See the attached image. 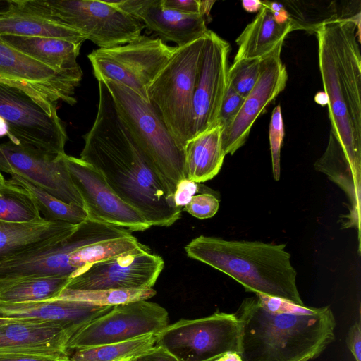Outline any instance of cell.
<instances>
[{
    "label": "cell",
    "mask_w": 361,
    "mask_h": 361,
    "mask_svg": "<svg viewBox=\"0 0 361 361\" xmlns=\"http://www.w3.org/2000/svg\"><path fill=\"white\" fill-rule=\"evenodd\" d=\"M94 122L82 137L80 159L97 169L113 192L152 226L168 227L180 216L173 194L138 147L116 109L102 79Z\"/></svg>",
    "instance_id": "6da1fadb"
},
{
    "label": "cell",
    "mask_w": 361,
    "mask_h": 361,
    "mask_svg": "<svg viewBox=\"0 0 361 361\" xmlns=\"http://www.w3.org/2000/svg\"><path fill=\"white\" fill-rule=\"evenodd\" d=\"M243 361H310L335 339L330 306L298 305L262 294L243 300L234 313Z\"/></svg>",
    "instance_id": "7a4b0ae2"
},
{
    "label": "cell",
    "mask_w": 361,
    "mask_h": 361,
    "mask_svg": "<svg viewBox=\"0 0 361 361\" xmlns=\"http://www.w3.org/2000/svg\"><path fill=\"white\" fill-rule=\"evenodd\" d=\"M319 67L333 134L361 173L360 18H336L316 30Z\"/></svg>",
    "instance_id": "3957f363"
},
{
    "label": "cell",
    "mask_w": 361,
    "mask_h": 361,
    "mask_svg": "<svg viewBox=\"0 0 361 361\" xmlns=\"http://www.w3.org/2000/svg\"><path fill=\"white\" fill-rule=\"evenodd\" d=\"M284 244L228 240L200 235L185 247L187 255L228 275L247 291L304 305L297 272Z\"/></svg>",
    "instance_id": "277c9868"
},
{
    "label": "cell",
    "mask_w": 361,
    "mask_h": 361,
    "mask_svg": "<svg viewBox=\"0 0 361 361\" xmlns=\"http://www.w3.org/2000/svg\"><path fill=\"white\" fill-rule=\"evenodd\" d=\"M17 8L70 27L99 48L127 44L142 35L143 23L112 1L14 0Z\"/></svg>",
    "instance_id": "5b68a950"
},
{
    "label": "cell",
    "mask_w": 361,
    "mask_h": 361,
    "mask_svg": "<svg viewBox=\"0 0 361 361\" xmlns=\"http://www.w3.org/2000/svg\"><path fill=\"white\" fill-rule=\"evenodd\" d=\"M204 39L176 47L147 91L149 102L181 150L194 137L193 94Z\"/></svg>",
    "instance_id": "8992f818"
},
{
    "label": "cell",
    "mask_w": 361,
    "mask_h": 361,
    "mask_svg": "<svg viewBox=\"0 0 361 361\" xmlns=\"http://www.w3.org/2000/svg\"><path fill=\"white\" fill-rule=\"evenodd\" d=\"M102 80L131 136L173 194L177 183L185 178L183 150L178 147L151 102L145 101L123 85Z\"/></svg>",
    "instance_id": "52a82bcc"
},
{
    "label": "cell",
    "mask_w": 361,
    "mask_h": 361,
    "mask_svg": "<svg viewBox=\"0 0 361 361\" xmlns=\"http://www.w3.org/2000/svg\"><path fill=\"white\" fill-rule=\"evenodd\" d=\"M176 49L160 38L141 35L123 45L94 49L87 58L97 79L123 85L149 102L148 89Z\"/></svg>",
    "instance_id": "ba28073f"
},
{
    "label": "cell",
    "mask_w": 361,
    "mask_h": 361,
    "mask_svg": "<svg viewBox=\"0 0 361 361\" xmlns=\"http://www.w3.org/2000/svg\"><path fill=\"white\" fill-rule=\"evenodd\" d=\"M131 235L126 228L87 219L63 240L0 262V281L42 276L71 279L77 270L71 264V257L77 250L97 242Z\"/></svg>",
    "instance_id": "9c48e42d"
},
{
    "label": "cell",
    "mask_w": 361,
    "mask_h": 361,
    "mask_svg": "<svg viewBox=\"0 0 361 361\" xmlns=\"http://www.w3.org/2000/svg\"><path fill=\"white\" fill-rule=\"evenodd\" d=\"M240 344L237 317L234 313L219 311L168 325L157 334L156 341L178 361H216L229 352L240 354Z\"/></svg>",
    "instance_id": "30bf717a"
},
{
    "label": "cell",
    "mask_w": 361,
    "mask_h": 361,
    "mask_svg": "<svg viewBox=\"0 0 361 361\" xmlns=\"http://www.w3.org/2000/svg\"><path fill=\"white\" fill-rule=\"evenodd\" d=\"M168 325V312L157 303L142 300L121 304L76 330L66 349L70 355L79 349L157 335Z\"/></svg>",
    "instance_id": "8fae6325"
},
{
    "label": "cell",
    "mask_w": 361,
    "mask_h": 361,
    "mask_svg": "<svg viewBox=\"0 0 361 361\" xmlns=\"http://www.w3.org/2000/svg\"><path fill=\"white\" fill-rule=\"evenodd\" d=\"M0 117L8 127L9 140L54 154H65L68 136L57 114L49 115L30 94L0 82Z\"/></svg>",
    "instance_id": "7c38bea8"
},
{
    "label": "cell",
    "mask_w": 361,
    "mask_h": 361,
    "mask_svg": "<svg viewBox=\"0 0 361 361\" xmlns=\"http://www.w3.org/2000/svg\"><path fill=\"white\" fill-rule=\"evenodd\" d=\"M54 154L11 140L0 143V172L16 174L69 204L84 208L64 160Z\"/></svg>",
    "instance_id": "4fadbf2b"
},
{
    "label": "cell",
    "mask_w": 361,
    "mask_h": 361,
    "mask_svg": "<svg viewBox=\"0 0 361 361\" xmlns=\"http://www.w3.org/2000/svg\"><path fill=\"white\" fill-rule=\"evenodd\" d=\"M161 257L145 245L118 257L92 264L70 279L72 290L152 288L163 270Z\"/></svg>",
    "instance_id": "5bb4252c"
},
{
    "label": "cell",
    "mask_w": 361,
    "mask_h": 361,
    "mask_svg": "<svg viewBox=\"0 0 361 361\" xmlns=\"http://www.w3.org/2000/svg\"><path fill=\"white\" fill-rule=\"evenodd\" d=\"M64 160L82 200L87 219L116 226L130 232L143 231L151 227L135 209L113 192L94 166L66 154Z\"/></svg>",
    "instance_id": "9a60e30c"
},
{
    "label": "cell",
    "mask_w": 361,
    "mask_h": 361,
    "mask_svg": "<svg viewBox=\"0 0 361 361\" xmlns=\"http://www.w3.org/2000/svg\"><path fill=\"white\" fill-rule=\"evenodd\" d=\"M229 49L227 42L208 30L193 94L194 137L216 126L228 83Z\"/></svg>",
    "instance_id": "2e32d148"
},
{
    "label": "cell",
    "mask_w": 361,
    "mask_h": 361,
    "mask_svg": "<svg viewBox=\"0 0 361 361\" xmlns=\"http://www.w3.org/2000/svg\"><path fill=\"white\" fill-rule=\"evenodd\" d=\"M283 43L261 59L257 82L245 99L233 123L222 131V149L226 154H233L247 140L257 117L267 105L282 92L286 85L288 73L282 63Z\"/></svg>",
    "instance_id": "e0dca14e"
},
{
    "label": "cell",
    "mask_w": 361,
    "mask_h": 361,
    "mask_svg": "<svg viewBox=\"0 0 361 361\" xmlns=\"http://www.w3.org/2000/svg\"><path fill=\"white\" fill-rule=\"evenodd\" d=\"M0 78L35 87L56 102L59 100L74 105L75 88L82 71L80 68L59 71L21 53L0 37Z\"/></svg>",
    "instance_id": "ac0fdd59"
},
{
    "label": "cell",
    "mask_w": 361,
    "mask_h": 361,
    "mask_svg": "<svg viewBox=\"0 0 361 361\" xmlns=\"http://www.w3.org/2000/svg\"><path fill=\"white\" fill-rule=\"evenodd\" d=\"M112 2L135 16L163 42H173L178 47L204 37L208 32L201 15L187 14L165 7L163 0H119Z\"/></svg>",
    "instance_id": "d6986e66"
},
{
    "label": "cell",
    "mask_w": 361,
    "mask_h": 361,
    "mask_svg": "<svg viewBox=\"0 0 361 361\" xmlns=\"http://www.w3.org/2000/svg\"><path fill=\"white\" fill-rule=\"evenodd\" d=\"M73 333L53 323L16 319L0 326V353L66 357V344Z\"/></svg>",
    "instance_id": "ffe728a7"
},
{
    "label": "cell",
    "mask_w": 361,
    "mask_h": 361,
    "mask_svg": "<svg viewBox=\"0 0 361 361\" xmlns=\"http://www.w3.org/2000/svg\"><path fill=\"white\" fill-rule=\"evenodd\" d=\"M111 308L59 298L23 303L0 301V317L53 323L75 331Z\"/></svg>",
    "instance_id": "44dd1931"
},
{
    "label": "cell",
    "mask_w": 361,
    "mask_h": 361,
    "mask_svg": "<svg viewBox=\"0 0 361 361\" xmlns=\"http://www.w3.org/2000/svg\"><path fill=\"white\" fill-rule=\"evenodd\" d=\"M61 221L12 224L0 221V262L11 257L58 243L77 228Z\"/></svg>",
    "instance_id": "7402d4cb"
},
{
    "label": "cell",
    "mask_w": 361,
    "mask_h": 361,
    "mask_svg": "<svg viewBox=\"0 0 361 361\" xmlns=\"http://www.w3.org/2000/svg\"><path fill=\"white\" fill-rule=\"evenodd\" d=\"M262 7L255 18L248 24L235 42L238 45L234 61L262 59L292 32L289 20L278 22L271 8L262 1Z\"/></svg>",
    "instance_id": "603a6c76"
},
{
    "label": "cell",
    "mask_w": 361,
    "mask_h": 361,
    "mask_svg": "<svg viewBox=\"0 0 361 361\" xmlns=\"http://www.w3.org/2000/svg\"><path fill=\"white\" fill-rule=\"evenodd\" d=\"M221 134V128L216 125L187 142L183 149L185 178L200 183L218 174L226 156Z\"/></svg>",
    "instance_id": "cb8c5ba5"
},
{
    "label": "cell",
    "mask_w": 361,
    "mask_h": 361,
    "mask_svg": "<svg viewBox=\"0 0 361 361\" xmlns=\"http://www.w3.org/2000/svg\"><path fill=\"white\" fill-rule=\"evenodd\" d=\"M6 44L21 53L59 71L80 68L77 58L82 43L66 39L0 35Z\"/></svg>",
    "instance_id": "d4e9b609"
},
{
    "label": "cell",
    "mask_w": 361,
    "mask_h": 361,
    "mask_svg": "<svg viewBox=\"0 0 361 361\" xmlns=\"http://www.w3.org/2000/svg\"><path fill=\"white\" fill-rule=\"evenodd\" d=\"M0 35L57 38L80 43L87 39L70 27L19 9L15 2L13 10L0 16Z\"/></svg>",
    "instance_id": "484cf974"
},
{
    "label": "cell",
    "mask_w": 361,
    "mask_h": 361,
    "mask_svg": "<svg viewBox=\"0 0 361 361\" xmlns=\"http://www.w3.org/2000/svg\"><path fill=\"white\" fill-rule=\"evenodd\" d=\"M69 280L68 277L42 276L0 281V301L23 303L55 299Z\"/></svg>",
    "instance_id": "4316f807"
},
{
    "label": "cell",
    "mask_w": 361,
    "mask_h": 361,
    "mask_svg": "<svg viewBox=\"0 0 361 361\" xmlns=\"http://www.w3.org/2000/svg\"><path fill=\"white\" fill-rule=\"evenodd\" d=\"M9 180L25 189L35 200L44 218L51 221H61L78 225L87 219L84 208L61 201L44 190L16 174Z\"/></svg>",
    "instance_id": "83f0119b"
},
{
    "label": "cell",
    "mask_w": 361,
    "mask_h": 361,
    "mask_svg": "<svg viewBox=\"0 0 361 361\" xmlns=\"http://www.w3.org/2000/svg\"><path fill=\"white\" fill-rule=\"evenodd\" d=\"M44 219L35 200L25 189L10 180L0 187V221L26 224Z\"/></svg>",
    "instance_id": "f1b7e54d"
},
{
    "label": "cell",
    "mask_w": 361,
    "mask_h": 361,
    "mask_svg": "<svg viewBox=\"0 0 361 361\" xmlns=\"http://www.w3.org/2000/svg\"><path fill=\"white\" fill-rule=\"evenodd\" d=\"M157 335L147 334L114 343L79 349L70 353V361H113L124 357L140 356L156 345Z\"/></svg>",
    "instance_id": "f546056e"
},
{
    "label": "cell",
    "mask_w": 361,
    "mask_h": 361,
    "mask_svg": "<svg viewBox=\"0 0 361 361\" xmlns=\"http://www.w3.org/2000/svg\"><path fill=\"white\" fill-rule=\"evenodd\" d=\"M144 246L133 235L105 240L77 250L71 257V264L78 275L92 264L118 257Z\"/></svg>",
    "instance_id": "4dcf8cb0"
},
{
    "label": "cell",
    "mask_w": 361,
    "mask_h": 361,
    "mask_svg": "<svg viewBox=\"0 0 361 361\" xmlns=\"http://www.w3.org/2000/svg\"><path fill=\"white\" fill-rule=\"evenodd\" d=\"M155 295L156 290L152 288L135 290H72L64 288L56 298L81 302L96 306L113 307L130 302L147 300Z\"/></svg>",
    "instance_id": "1f68e13d"
},
{
    "label": "cell",
    "mask_w": 361,
    "mask_h": 361,
    "mask_svg": "<svg viewBox=\"0 0 361 361\" xmlns=\"http://www.w3.org/2000/svg\"><path fill=\"white\" fill-rule=\"evenodd\" d=\"M261 59L233 61L227 72L228 84L245 99L257 82Z\"/></svg>",
    "instance_id": "d6a6232c"
},
{
    "label": "cell",
    "mask_w": 361,
    "mask_h": 361,
    "mask_svg": "<svg viewBox=\"0 0 361 361\" xmlns=\"http://www.w3.org/2000/svg\"><path fill=\"white\" fill-rule=\"evenodd\" d=\"M283 136V121L281 106L279 104L272 111L269 131L273 174L276 180L280 178V152Z\"/></svg>",
    "instance_id": "836d02e7"
},
{
    "label": "cell",
    "mask_w": 361,
    "mask_h": 361,
    "mask_svg": "<svg viewBox=\"0 0 361 361\" xmlns=\"http://www.w3.org/2000/svg\"><path fill=\"white\" fill-rule=\"evenodd\" d=\"M244 100L245 99L227 83L216 122V125L221 128L222 131L233 123Z\"/></svg>",
    "instance_id": "e575fe53"
},
{
    "label": "cell",
    "mask_w": 361,
    "mask_h": 361,
    "mask_svg": "<svg viewBox=\"0 0 361 361\" xmlns=\"http://www.w3.org/2000/svg\"><path fill=\"white\" fill-rule=\"evenodd\" d=\"M219 207V201L214 195L202 193L194 195L185 210L197 219H204L214 216Z\"/></svg>",
    "instance_id": "d590c367"
},
{
    "label": "cell",
    "mask_w": 361,
    "mask_h": 361,
    "mask_svg": "<svg viewBox=\"0 0 361 361\" xmlns=\"http://www.w3.org/2000/svg\"><path fill=\"white\" fill-rule=\"evenodd\" d=\"M0 82L16 87L27 92L39 103L42 109L48 114L53 115L57 113V102L46 92L31 85L13 80L4 79L2 78H0Z\"/></svg>",
    "instance_id": "8d00e7d4"
},
{
    "label": "cell",
    "mask_w": 361,
    "mask_h": 361,
    "mask_svg": "<svg viewBox=\"0 0 361 361\" xmlns=\"http://www.w3.org/2000/svg\"><path fill=\"white\" fill-rule=\"evenodd\" d=\"M198 191V183L187 178L180 180L176 185L173 200L176 207H185Z\"/></svg>",
    "instance_id": "74e56055"
},
{
    "label": "cell",
    "mask_w": 361,
    "mask_h": 361,
    "mask_svg": "<svg viewBox=\"0 0 361 361\" xmlns=\"http://www.w3.org/2000/svg\"><path fill=\"white\" fill-rule=\"evenodd\" d=\"M360 312L359 319L349 329L346 336V345L355 361H361V324Z\"/></svg>",
    "instance_id": "f35d334b"
},
{
    "label": "cell",
    "mask_w": 361,
    "mask_h": 361,
    "mask_svg": "<svg viewBox=\"0 0 361 361\" xmlns=\"http://www.w3.org/2000/svg\"><path fill=\"white\" fill-rule=\"evenodd\" d=\"M163 5L183 13L201 15L200 0H163Z\"/></svg>",
    "instance_id": "ab89813d"
},
{
    "label": "cell",
    "mask_w": 361,
    "mask_h": 361,
    "mask_svg": "<svg viewBox=\"0 0 361 361\" xmlns=\"http://www.w3.org/2000/svg\"><path fill=\"white\" fill-rule=\"evenodd\" d=\"M135 361H178L168 350L155 345L147 352L137 356Z\"/></svg>",
    "instance_id": "60d3db41"
},
{
    "label": "cell",
    "mask_w": 361,
    "mask_h": 361,
    "mask_svg": "<svg viewBox=\"0 0 361 361\" xmlns=\"http://www.w3.org/2000/svg\"><path fill=\"white\" fill-rule=\"evenodd\" d=\"M61 358L27 353H0V361H59Z\"/></svg>",
    "instance_id": "b9f144b4"
},
{
    "label": "cell",
    "mask_w": 361,
    "mask_h": 361,
    "mask_svg": "<svg viewBox=\"0 0 361 361\" xmlns=\"http://www.w3.org/2000/svg\"><path fill=\"white\" fill-rule=\"evenodd\" d=\"M243 8L247 12L259 11L262 7V3L258 0H244L242 1Z\"/></svg>",
    "instance_id": "7bdbcfd3"
},
{
    "label": "cell",
    "mask_w": 361,
    "mask_h": 361,
    "mask_svg": "<svg viewBox=\"0 0 361 361\" xmlns=\"http://www.w3.org/2000/svg\"><path fill=\"white\" fill-rule=\"evenodd\" d=\"M215 3V1H200V14L204 18L205 16H209L211 8L213 4Z\"/></svg>",
    "instance_id": "ee69618b"
},
{
    "label": "cell",
    "mask_w": 361,
    "mask_h": 361,
    "mask_svg": "<svg viewBox=\"0 0 361 361\" xmlns=\"http://www.w3.org/2000/svg\"><path fill=\"white\" fill-rule=\"evenodd\" d=\"M13 8V0H0V16L9 13Z\"/></svg>",
    "instance_id": "f6af8a7d"
},
{
    "label": "cell",
    "mask_w": 361,
    "mask_h": 361,
    "mask_svg": "<svg viewBox=\"0 0 361 361\" xmlns=\"http://www.w3.org/2000/svg\"><path fill=\"white\" fill-rule=\"evenodd\" d=\"M216 361H243L240 355L235 352H229L219 357Z\"/></svg>",
    "instance_id": "bcb514c9"
},
{
    "label": "cell",
    "mask_w": 361,
    "mask_h": 361,
    "mask_svg": "<svg viewBox=\"0 0 361 361\" xmlns=\"http://www.w3.org/2000/svg\"><path fill=\"white\" fill-rule=\"evenodd\" d=\"M314 101L319 105L325 106L328 104L329 99L324 92H319L314 97Z\"/></svg>",
    "instance_id": "7dc6e473"
},
{
    "label": "cell",
    "mask_w": 361,
    "mask_h": 361,
    "mask_svg": "<svg viewBox=\"0 0 361 361\" xmlns=\"http://www.w3.org/2000/svg\"><path fill=\"white\" fill-rule=\"evenodd\" d=\"M8 127L6 121L0 117V137L8 135Z\"/></svg>",
    "instance_id": "c3c4849f"
},
{
    "label": "cell",
    "mask_w": 361,
    "mask_h": 361,
    "mask_svg": "<svg viewBox=\"0 0 361 361\" xmlns=\"http://www.w3.org/2000/svg\"><path fill=\"white\" fill-rule=\"evenodd\" d=\"M14 319H8V318H4V317H0V326H3L4 324H8L10 322H13Z\"/></svg>",
    "instance_id": "681fc988"
},
{
    "label": "cell",
    "mask_w": 361,
    "mask_h": 361,
    "mask_svg": "<svg viewBox=\"0 0 361 361\" xmlns=\"http://www.w3.org/2000/svg\"><path fill=\"white\" fill-rule=\"evenodd\" d=\"M137 357L135 356H128L124 357L118 360H115L113 361H135Z\"/></svg>",
    "instance_id": "f907efd6"
},
{
    "label": "cell",
    "mask_w": 361,
    "mask_h": 361,
    "mask_svg": "<svg viewBox=\"0 0 361 361\" xmlns=\"http://www.w3.org/2000/svg\"><path fill=\"white\" fill-rule=\"evenodd\" d=\"M6 182V180L4 178L2 173L0 172V187L4 185Z\"/></svg>",
    "instance_id": "816d5d0a"
},
{
    "label": "cell",
    "mask_w": 361,
    "mask_h": 361,
    "mask_svg": "<svg viewBox=\"0 0 361 361\" xmlns=\"http://www.w3.org/2000/svg\"><path fill=\"white\" fill-rule=\"evenodd\" d=\"M59 361H70V360L68 359V357H63V358L60 359Z\"/></svg>",
    "instance_id": "f5cc1de1"
},
{
    "label": "cell",
    "mask_w": 361,
    "mask_h": 361,
    "mask_svg": "<svg viewBox=\"0 0 361 361\" xmlns=\"http://www.w3.org/2000/svg\"></svg>",
    "instance_id": "db71d44e"
}]
</instances>
